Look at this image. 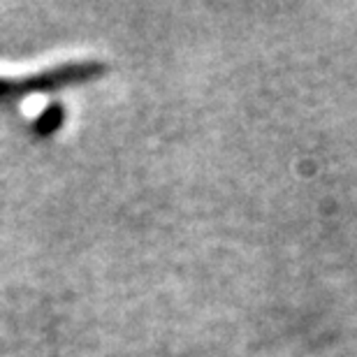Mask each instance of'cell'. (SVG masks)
Instances as JSON below:
<instances>
[{
	"label": "cell",
	"mask_w": 357,
	"mask_h": 357,
	"mask_svg": "<svg viewBox=\"0 0 357 357\" xmlns=\"http://www.w3.org/2000/svg\"><path fill=\"white\" fill-rule=\"evenodd\" d=\"M107 73V66L102 61H77V63H63V66L42 70L24 77V79H7L0 77V102L3 100H17L33 93H47L59 91L75 84H84L91 79H100Z\"/></svg>",
	"instance_id": "6da1fadb"
},
{
	"label": "cell",
	"mask_w": 357,
	"mask_h": 357,
	"mask_svg": "<svg viewBox=\"0 0 357 357\" xmlns=\"http://www.w3.org/2000/svg\"><path fill=\"white\" fill-rule=\"evenodd\" d=\"M63 123H66V105H63L61 100H54V102H49L45 109L40 112V116L33 119L31 130L35 137L47 139L59 132Z\"/></svg>",
	"instance_id": "7a4b0ae2"
}]
</instances>
